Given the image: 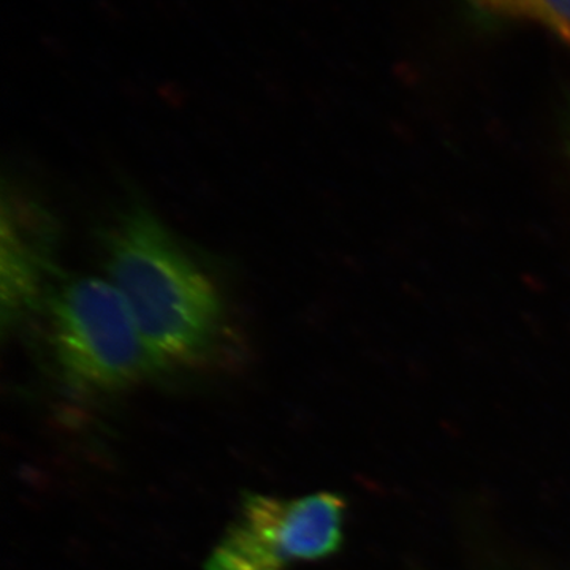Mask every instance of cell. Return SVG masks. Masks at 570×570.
Returning <instances> with one entry per match:
<instances>
[{
  "mask_svg": "<svg viewBox=\"0 0 570 570\" xmlns=\"http://www.w3.org/2000/svg\"><path fill=\"white\" fill-rule=\"evenodd\" d=\"M469 17L482 28L534 24L570 48V0H464Z\"/></svg>",
  "mask_w": 570,
  "mask_h": 570,
  "instance_id": "obj_5",
  "label": "cell"
},
{
  "mask_svg": "<svg viewBox=\"0 0 570 570\" xmlns=\"http://www.w3.org/2000/svg\"><path fill=\"white\" fill-rule=\"evenodd\" d=\"M39 314L52 362L71 387L116 393L160 373L121 294L104 277L59 279Z\"/></svg>",
  "mask_w": 570,
  "mask_h": 570,
  "instance_id": "obj_2",
  "label": "cell"
},
{
  "mask_svg": "<svg viewBox=\"0 0 570 570\" xmlns=\"http://www.w3.org/2000/svg\"><path fill=\"white\" fill-rule=\"evenodd\" d=\"M558 122H560L562 153H564L570 168V92L564 94L560 112H558Z\"/></svg>",
  "mask_w": 570,
  "mask_h": 570,
  "instance_id": "obj_6",
  "label": "cell"
},
{
  "mask_svg": "<svg viewBox=\"0 0 570 570\" xmlns=\"http://www.w3.org/2000/svg\"><path fill=\"white\" fill-rule=\"evenodd\" d=\"M107 279L121 294L160 371L202 367L230 344L223 291L148 208L134 205L104 238Z\"/></svg>",
  "mask_w": 570,
  "mask_h": 570,
  "instance_id": "obj_1",
  "label": "cell"
},
{
  "mask_svg": "<svg viewBox=\"0 0 570 570\" xmlns=\"http://www.w3.org/2000/svg\"><path fill=\"white\" fill-rule=\"evenodd\" d=\"M0 239L2 328L9 330L40 311L59 281L55 265L58 227L39 202L3 187Z\"/></svg>",
  "mask_w": 570,
  "mask_h": 570,
  "instance_id": "obj_4",
  "label": "cell"
},
{
  "mask_svg": "<svg viewBox=\"0 0 570 570\" xmlns=\"http://www.w3.org/2000/svg\"><path fill=\"white\" fill-rule=\"evenodd\" d=\"M344 515L346 502L333 493L246 494L205 570H291L332 557L343 543Z\"/></svg>",
  "mask_w": 570,
  "mask_h": 570,
  "instance_id": "obj_3",
  "label": "cell"
}]
</instances>
